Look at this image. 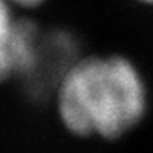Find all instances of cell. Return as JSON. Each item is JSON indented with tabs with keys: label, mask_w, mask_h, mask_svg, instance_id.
Here are the masks:
<instances>
[{
	"label": "cell",
	"mask_w": 153,
	"mask_h": 153,
	"mask_svg": "<svg viewBox=\"0 0 153 153\" xmlns=\"http://www.w3.org/2000/svg\"><path fill=\"white\" fill-rule=\"evenodd\" d=\"M58 114L78 136L114 139L141 122L147 91L141 74L123 56L76 59L56 86Z\"/></svg>",
	"instance_id": "cell-1"
},
{
	"label": "cell",
	"mask_w": 153,
	"mask_h": 153,
	"mask_svg": "<svg viewBox=\"0 0 153 153\" xmlns=\"http://www.w3.org/2000/svg\"><path fill=\"white\" fill-rule=\"evenodd\" d=\"M75 42L74 38L62 31H52L42 34L39 55L31 74L24 80L27 88L41 95L48 88L59 85L61 78L76 59H74Z\"/></svg>",
	"instance_id": "cell-2"
},
{
	"label": "cell",
	"mask_w": 153,
	"mask_h": 153,
	"mask_svg": "<svg viewBox=\"0 0 153 153\" xmlns=\"http://www.w3.org/2000/svg\"><path fill=\"white\" fill-rule=\"evenodd\" d=\"M10 0H0V83L14 76V45L19 20Z\"/></svg>",
	"instance_id": "cell-3"
},
{
	"label": "cell",
	"mask_w": 153,
	"mask_h": 153,
	"mask_svg": "<svg viewBox=\"0 0 153 153\" xmlns=\"http://www.w3.org/2000/svg\"><path fill=\"white\" fill-rule=\"evenodd\" d=\"M10 2L16 6V8H36V6L42 5L45 0H10Z\"/></svg>",
	"instance_id": "cell-4"
},
{
	"label": "cell",
	"mask_w": 153,
	"mask_h": 153,
	"mask_svg": "<svg viewBox=\"0 0 153 153\" xmlns=\"http://www.w3.org/2000/svg\"><path fill=\"white\" fill-rule=\"evenodd\" d=\"M139 2H144V3H153V0H139Z\"/></svg>",
	"instance_id": "cell-5"
}]
</instances>
